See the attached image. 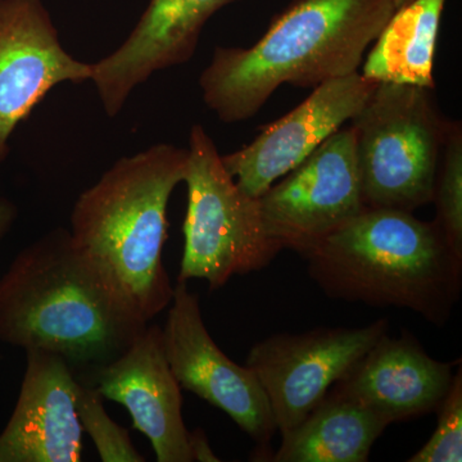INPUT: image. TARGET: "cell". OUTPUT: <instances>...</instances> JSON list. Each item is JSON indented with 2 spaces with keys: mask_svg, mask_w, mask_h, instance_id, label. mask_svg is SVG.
Wrapping results in <instances>:
<instances>
[{
  "mask_svg": "<svg viewBox=\"0 0 462 462\" xmlns=\"http://www.w3.org/2000/svg\"><path fill=\"white\" fill-rule=\"evenodd\" d=\"M236 0H149L129 38L114 53L91 63L103 108L116 117L132 91L154 72L188 62L216 12Z\"/></svg>",
  "mask_w": 462,
  "mask_h": 462,
  "instance_id": "obj_13",
  "label": "cell"
},
{
  "mask_svg": "<svg viewBox=\"0 0 462 462\" xmlns=\"http://www.w3.org/2000/svg\"><path fill=\"white\" fill-rule=\"evenodd\" d=\"M448 124L430 89L378 84L349 121L367 208L412 212L433 202Z\"/></svg>",
  "mask_w": 462,
  "mask_h": 462,
  "instance_id": "obj_5",
  "label": "cell"
},
{
  "mask_svg": "<svg viewBox=\"0 0 462 462\" xmlns=\"http://www.w3.org/2000/svg\"><path fill=\"white\" fill-rule=\"evenodd\" d=\"M412 0H394V3H396V8L403 7V5H409V3H411Z\"/></svg>",
  "mask_w": 462,
  "mask_h": 462,
  "instance_id": "obj_23",
  "label": "cell"
},
{
  "mask_svg": "<svg viewBox=\"0 0 462 462\" xmlns=\"http://www.w3.org/2000/svg\"><path fill=\"white\" fill-rule=\"evenodd\" d=\"M187 167L188 149L153 145L118 160L72 209L76 245L107 264L148 322L172 300L162 261L167 206Z\"/></svg>",
  "mask_w": 462,
  "mask_h": 462,
  "instance_id": "obj_4",
  "label": "cell"
},
{
  "mask_svg": "<svg viewBox=\"0 0 462 462\" xmlns=\"http://www.w3.org/2000/svg\"><path fill=\"white\" fill-rule=\"evenodd\" d=\"M387 319L367 327L276 334L252 346L245 366L257 376L281 433L305 420L330 388L384 334Z\"/></svg>",
  "mask_w": 462,
  "mask_h": 462,
  "instance_id": "obj_7",
  "label": "cell"
},
{
  "mask_svg": "<svg viewBox=\"0 0 462 462\" xmlns=\"http://www.w3.org/2000/svg\"><path fill=\"white\" fill-rule=\"evenodd\" d=\"M452 367L430 357L412 334L387 333L330 389L393 424L437 412L451 387Z\"/></svg>",
  "mask_w": 462,
  "mask_h": 462,
  "instance_id": "obj_15",
  "label": "cell"
},
{
  "mask_svg": "<svg viewBox=\"0 0 462 462\" xmlns=\"http://www.w3.org/2000/svg\"><path fill=\"white\" fill-rule=\"evenodd\" d=\"M17 218V207L0 191V240L11 230Z\"/></svg>",
  "mask_w": 462,
  "mask_h": 462,
  "instance_id": "obj_22",
  "label": "cell"
},
{
  "mask_svg": "<svg viewBox=\"0 0 462 462\" xmlns=\"http://www.w3.org/2000/svg\"><path fill=\"white\" fill-rule=\"evenodd\" d=\"M389 421L333 389L293 430L267 461L365 462Z\"/></svg>",
  "mask_w": 462,
  "mask_h": 462,
  "instance_id": "obj_16",
  "label": "cell"
},
{
  "mask_svg": "<svg viewBox=\"0 0 462 462\" xmlns=\"http://www.w3.org/2000/svg\"><path fill=\"white\" fill-rule=\"evenodd\" d=\"M102 394L91 385L79 382L76 411L81 430L93 439L100 460L105 462H144L136 451L129 430L109 418L103 406Z\"/></svg>",
  "mask_w": 462,
  "mask_h": 462,
  "instance_id": "obj_19",
  "label": "cell"
},
{
  "mask_svg": "<svg viewBox=\"0 0 462 462\" xmlns=\"http://www.w3.org/2000/svg\"><path fill=\"white\" fill-rule=\"evenodd\" d=\"M83 384L123 404L134 428L151 440L158 462L194 461L190 431L182 420L181 387L167 361L160 327L148 325L123 355Z\"/></svg>",
  "mask_w": 462,
  "mask_h": 462,
  "instance_id": "obj_12",
  "label": "cell"
},
{
  "mask_svg": "<svg viewBox=\"0 0 462 462\" xmlns=\"http://www.w3.org/2000/svg\"><path fill=\"white\" fill-rule=\"evenodd\" d=\"M170 305L162 343L180 387L223 410L267 449L278 427L257 376L218 348L206 329L199 297L187 282H176Z\"/></svg>",
  "mask_w": 462,
  "mask_h": 462,
  "instance_id": "obj_9",
  "label": "cell"
},
{
  "mask_svg": "<svg viewBox=\"0 0 462 462\" xmlns=\"http://www.w3.org/2000/svg\"><path fill=\"white\" fill-rule=\"evenodd\" d=\"M91 63L67 53L42 0H0V163L18 124L57 85L90 80Z\"/></svg>",
  "mask_w": 462,
  "mask_h": 462,
  "instance_id": "obj_11",
  "label": "cell"
},
{
  "mask_svg": "<svg viewBox=\"0 0 462 462\" xmlns=\"http://www.w3.org/2000/svg\"><path fill=\"white\" fill-rule=\"evenodd\" d=\"M257 199L267 234L297 254L363 212L352 127L334 133Z\"/></svg>",
  "mask_w": 462,
  "mask_h": 462,
  "instance_id": "obj_8",
  "label": "cell"
},
{
  "mask_svg": "<svg viewBox=\"0 0 462 462\" xmlns=\"http://www.w3.org/2000/svg\"><path fill=\"white\" fill-rule=\"evenodd\" d=\"M438 424L430 439L410 462L462 461V372L452 379L448 393L438 409Z\"/></svg>",
  "mask_w": 462,
  "mask_h": 462,
  "instance_id": "obj_20",
  "label": "cell"
},
{
  "mask_svg": "<svg viewBox=\"0 0 462 462\" xmlns=\"http://www.w3.org/2000/svg\"><path fill=\"white\" fill-rule=\"evenodd\" d=\"M433 202L437 205L436 223L452 252L462 260V127L449 121L439 166Z\"/></svg>",
  "mask_w": 462,
  "mask_h": 462,
  "instance_id": "obj_18",
  "label": "cell"
},
{
  "mask_svg": "<svg viewBox=\"0 0 462 462\" xmlns=\"http://www.w3.org/2000/svg\"><path fill=\"white\" fill-rule=\"evenodd\" d=\"M378 84L358 72L325 81L251 144L221 156L225 169L240 189L258 199L349 123Z\"/></svg>",
  "mask_w": 462,
  "mask_h": 462,
  "instance_id": "obj_10",
  "label": "cell"
},
{
  "mask_svg": "<svg viewBox=\"0 0 462 462\" xmlns=\"http://www.w3.org/2000/svg\"><path fill=\"white\" fill-rule=\"evenodd\" d=\"M190 449L194 461H220L209 447L208 439L202 430L190 431Z\"/></svg>",
  "mask_w": 462,
  "mask_h": 462,
  "instance_id": "obj_21",
  "label": "cell"
},
{
  "mask_svg": "<svg viewBox=\"0 0 462 462\" xmlns=\"http://www.w3.org/2000/svg\"><path fill=\"white\" fill-rule=\"evenodd\" d=\"M396 9L394 0H293L251 48H216L199 78L203 100L224 123H240L282 84L354 74Z\"/></svg>",
  "mask_w": 462,
  "mask_h": 462,
  "instance_id": "obj_2",
  "label": "cell"
},
{
  "mask_svg": "<svg viewBox=\"0 0 462 462\" xmlns=\"http://www.w3.org/2000/svg\"><path fill=\"white\" fill-rule=\"evenodd\" d=\"M16 407L0 433V462H79L83 430L79 382L60 356L27 349Z\"/></svg>",
  "mask_w": 462,
  "mask_h": 462,
  "instance_id": "obj_14",
  "label": "cell"
},
{
  "mask_svg": "<svg viewBox=\"0 0 462 462\" xmlns=\"http://www.w3.org/2000/svg\"><path fill=\"white\" fill-rule=\"evenodd\" d=\"M300 254L334 300L411 310L442 327L460 297L462 260L436 221L412 212L365 208Z\"/></svg>",
  "mask_w": 462,
  "mask_h": 462,
  "instance_id": "obj_3",
  "label": "cell"
},
{
  "mask_svg": "<svg viewBox=\"0 0 462 462\" xmlns=\"http://www.w3.org/2000/svg\"><path fill=\"white\" fill-rule=\"evenodd\" d=\"M187 149L188 208L178 282L205 279L215 291L233 276L269 266L282 247L264 229L258 199L231 178L202 125L191 127Z\"/></svg>",
  "mask_w": 462,
  "mask_h": 462,
  "instance_id": "obj_6",
  "label": "cell"
},
{
  "mask_svg": "<svg viewBox=\"0 0 462 462\" xmlns=\"http://www.w3.org/2000/svg\"><path fill=\"white\" fill-rule=\"evenodd\" d=\"M147 327L107 264L62 227L23 249L0 279V342L60 356L80 383Z\"/></svg>",
  "mask_w": 462,
  "mask_h": 462,
  "instance_id": "obj_1",
  "label": "cell"
},
{
  "mask_svg": "<svg viewBox=\"0 0 462 462\" xmlns=\"http://www.w3.org/2000/svg\"><path fill=\"white\" fill-rule=\"evenodd\" d=\"M447 0H412L397 8L364 63L363 75L376 83L434 90V57Z\"/></svg>",
  "mask_w": 462,
  "mask_h": 462,
  "instance_id": "obj_17",
  "label": "cell"
}]
</instances>
